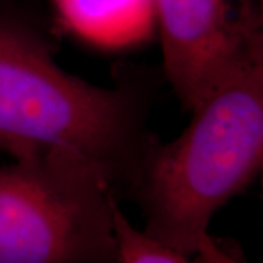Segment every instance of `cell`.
<instances>
[{
  "label": "cell",
  "instance_id": "6da1fadb",
  "mask_svg": "<svg viewBox=\"0 0 263 263\" xmlns=\"http://www.w3.org/2000/svg\"><path fill=\"white\" fill-rule=\"evenodd\" d=\"M143 97L133 82L104 88L67 73L35 18L0 0V149L13 160L65 152L132 181L149 141Z\"/></svg>",
  "mask_w": 263,
  "mask_h": 263
},
{
  "label": "cell",
  "instance_id": "7a4b0ae2",
  "mask_svg": "<svg viewBox=\"0 0 263 263\" xmlns=\"http://www.w3.org/2000/svg\"><path fill=\"white\" fill-rule=\"evenodd\" d=\"M177 139L146 143L132 179L151 238L193 256L221 208L249 187L263 162V53L200 97Z\"/></svg>",
  "mask_w": 263,
  "mask_h": 263
},
{
  "label": "cell",
  "instance_id": "3957f363",
  "mask_svg": "<svg viewBox=\"0 0 263 263\" xmlns=\"http://www.w3.org/2000/svg\"><path fill=\"white\" fill-rule=\"evenodd\" d=\"M114 186L65 152L0 168V263H119Z\"/></svg>",
  "mask_w": 263,
  "mask_h": 263
},
{
  "label": "cell",
  "instance_id": "277c9868",
  "mask_svg": "<svg viewBox=\"0 0 263 263\" xmlns=\"http://www.w3.org/2000/svg\"><path fill=\"white\" fill-rule=\"evenodd\" d=\"M164 75L183 107L235 66L263 53L256 0H154Z\"/></svg>",
  "mask_w": 263,
  "mask_h": 263
},
{
  "label": "cell",
  "instance_id": "5b68a950",
  "mask_svg": "<svg viewBox=\"0 0 263 263\" xmlns=\"http://www.w3.org/2000/svg\"><path fill=\"white\" fill-rule=\"evenodd\" d=\"M57 21L82 43L100 50H126L157 31L154 0H50Z\"/></svg>",
  "mask_w": 263,
  "mask_h": 263
},
{
  "label": "cell",
  "instance_id": "8992f818",
  "mask_svg": "<svg viewBox=\"0 0 263 263\" xmlns=\"http://www.w3.org/2000/svg\"><path fill=\"white\" fill-rule=\"evenodd\" d=\"M114 231L119 263H195L190 256L161 245L142 230L135 228L119 205L114 211Z\"/></svg>",
  "mask_w": 263,
  "mask_h": 263
},
{
  "label": "cell",
  "instance_id": "52a82bcc",
  "mask_svg": "<svg viewBox=\"0 0 263 263\" xmlns=\"http://www.w3.org/2000/svg\"><path fill=\"white\" fill-rule=\"evenodd\" d=\"M195 263H245L234 256L224 252L219 246L214 241L211 234L205 235L200 243L197 245L196 250L193 253Z\"/></svg>",
  "mask_w": 263,
  "mask_h": 263
}]
</instances>
